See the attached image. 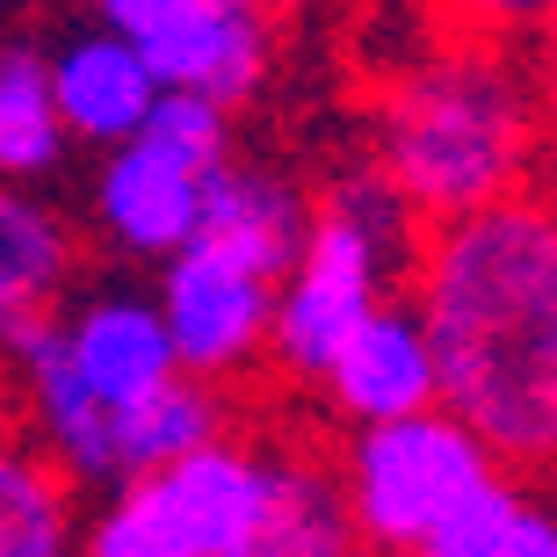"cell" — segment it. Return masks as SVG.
Returning <instances> with one entry per match:
<instances>
[{
  "label": "cell",
  "instance_id": "obj_1",
  "mask_svg": "<svg viewBox=\"0 0 557 557\" xmlns=\"http://www.w3.org/2000/svg\"><path fill=\"white\" fill-rule=\"evenodd\" d=\"M413 275L442 406L507 471H557V196L442 218Z\"/></svg>",
  "mask_w": 557,
  "mask_h": 557
},
{
  "label": "cell",
  "instance_id": "obj_2",
  "mask_svg": "<svg viewBox=\"0 0 557 557\" xmlns=\"http://www.w3.org/2000/svg\"><path fill=\"white\" fill-rule=\"evenodd\" d=\"M536 138V81L493 44H442L406 65L384 95L376 166L420 210V225H442L529 188Z\"/></svg>",
  "mask_w": 557,
  "mask_h": 557
},
{
  "label": "cell",
  "instance_id": "obj_3",
  "mask_svg": "<svg viewBox=\"0 0 557 557\" xmlns=\"http://www.w3.org/2000/svg\"><path fill=\"white\" fill-rule=\"evenodd\" d=\"M420 261V210L392 188L376 160L341 166L305 218V239L275 275L269 355L289 376L319 384L326 355L348 341V326L370 305L392 297V283Z\"/></svg>",
  "mask_w": 557,
  "mask_h": 557
},
{
  "label": "cell",
  "instance_id": "obj_4",
  "mask_svg": "<svg viewBox=\"0 0 557 557\" xmlns=\"http://www.w3.org/2000/svg\"><path fill=\"white\" fill-rule=\"evenodd\" d=\"M269 521V449L203 442L160 471L116 478L81 557H253Z\"/></svg>",
  "mask_w": 557,
  "mask_h": 557
},
{
  "label": "cell",
  "instance_id": "obj_5",
  "mask_svg": "<svg viewBox=\"0 0 557 557\" xmlns=\"http://www.w3.org/2000/svg\"><path fill=\"white\" fill-rule=\"evenodd\" d=\"M493 471H499V456L485 449L449 406H420V413L355 428L341 493H348L355 536L370 543V550L413 557L434 521Z\"/></svg>",
  "mask_w": 557,
  "mask_h": 557
},
{
  "label": "cell",
  "instance_id": "obj_6",
  "mask_svg": "<svg viewBox=\"0 0 557 557\" xmlns=\"http://www.w3.org/2000/svg\"><path fill=\"white\" fill-rule=\"evenodd\" d=\"M152 305L166 319V341H174V362L188 376H210V384H232L247 376L261 355H269V319H275V275L239 269L232 253L188 239L160 261V289Z\"/></svg>",
  "mask_w": 557,
  "mask_h": 557
},
{
  "label": "cell",
  "instance_id": "obj_7",
  "mask_svg": "<svg viewBox=\"0 0 557 557\" xmlns=\"http://www.w3.org/2000/svg\"><path fill=\"white\" fill-rule=\"evenodd\" d=\"M138 51L160 73V87L239 109V102H253V87L269 81L275 22L261 0H188L182 15H166Z\"/></svg>",
  "mask_w": 557,
  "mask_h": 557
},
{
  "label": "cell",
  "instance_id": "obj_8",
  "mask_svg": "<svg viewBox=\"0 0 557 557\" xmlns=\"http://www.w3.org/2000/svg\"><path fill=\"white\" fill-rule=\"evenodd\" d=\"M51 341H59L65 370L81 376L102 406H124V398L152 392L182 370L174 362V341H166V319L145 289H87L65 311H51Z\"/></svg>",
  "mask_w": 557,
  "mask_h": 557
},
{
  "label": "cell",
  "instance_id": "obj_9",
  "mask_svg": "<svg viewBox=\"0 0 557 557\" xmlns=\"http://www.w3.org/2000/svg\"><path fill=\"white\" fill-rule=\"evenodd\" d=\"M319 384H326V398L355 420V428L420 413V406H442L428 326H420V311L398 305V297H384V305H370L362 319H355L348 341L326 355Z\"/></svg>",
  "mask_w": 557,
  "mask_h": 557
},
{
  "label": "cell",
  "instance_id": "obj_10",
  "mask_svg": "<svg viewBox=\"0 0 557 557\" xmlns=\"http://www.w3.org/2000/svg\"><path fill=\"white\" fill-rule=\"evenodd\" d=\"M196 210H203V174L145 152L138 138L109 145V160L95 166V225L131 261H166L174 247H188Z\"/></svg>",
  "mask_w": 557,
  "mask_h": 557
},
{
  "label": "cell",
  "instance_id": "obj_11",
  "mask_svg": "<svg viewBox=\"0 0 557 557\" xmlns=\"http://www.w3.org/2000/svg\"><path fill=\"white\" fill-rule=\"evenodd\" d=\"M51 73V102L65 116V138L73 145H124L138 138L145 109L160 102V73L145 65V51L116 29H87L59 51V59H44Z\"/></svg>",
  "mask_w": 557,
  "mask_h": 557
},
{
  "label": "cell",
  "instance_id": "obj_12",
  "mask_svg": "<svg viewBox=\"0 0 557 557\" xmlns=\"http://www.w3.org/2000/svg\"><path fill=\"white\" fill-rule=\"evenodd\" d=\"M81 269V239L37 188L0 182V355L59 311L65 283Z\"/></svg>",
  "mask_w": 557,
  "mask_h": 557
},
{
  "label": "cell",
  "instance_id": "obj_13",
  "mask_svg": "<svg viewBox=\"0 0 557 557\" xmlns=\"http://www.w3.org/2000/svg\"><path fill=\"white\" fill-rule=\"evenodd\" d=\"M305 218H311V203L289 174L225 160L218 174H203V210H196V232L188 239L232 253L253 275H283L297 239H305Z\"/></svg>",
  "mask_w": 557,
  "mask_h": 557
},
{
  "label": "cell",
  "instance_id": "obj_14",
  "mask_svg": "<svg viewBox=\"0 0 557 557\" xmlns=\"http://www.w3.org/2000/svg\"><path fill=\"white\" fill-rule=\"evenodd\" d=\"M73 550H81L73 478L0 406V557H73Z\"/></svg>",
  "mask_w": 557,
  "mask_h": 557
},
{
  "label": "cell",
  "instance_id": "obj_15",
  "mask_svg": "<svg viewBox=\"0 0 557 557\" xmlns=\"http://www.w3.org/2000/svg\"><path fill=\"white\" fill-rule=\"evenodd\" d=\"M225 384H210V376H188L174 370L166 384L152 392L124 398L116 413H109V449H116V478H138V471H160L174 456L203 449L225 434Z\"/></svg>",
  "mask_w": 557,
  "mask_h": 557
},
{
  "label": "cell",
  "instance_id": "obj_16",
  "mask_svg": "<svg viewBox=\"0 0 557 557\" xmlns=\"http://www.w3.org/2000/svg\"><path fill=\"white\" fill-rule=\"evenodd\" d=\"M348 493L326 463H311L297 449H269V521H261V550L253 557H355Z\"/></svg>",
  "mask_w": 557,
  "mask_h": 557
},
{
  "label": "cell",
  "instance_id": "obj_17",
  "mask_svg": "<svg viewBox=\"0 0 557 557\" xmlns=\"http://www.w3.org/2000/svg\"><path fill=\"white\" fill-rule=\"evenodd\" d=\"M73 152L65 116L51 102V73L37 51H0V182L37 188Z\"/></svg>",
  "mask_w": 557,
  "mask_h": 557
},
{
  "label": "cell",
  "instance_id": "obj_18",
  "mask_svg": "<svg viewBox=\"0 0 557 557\" xmlns=\"http://www.w3.org/2000/svg\"><path fill=\"white\" fill-rule=\"evenodd\" d=\"M138 145L188 166V174H218L232 160V109L182 95V87H160V102L145 109V124H138Z\"/></svg>",
  "mask_w": 557,
  "mask_h": 557
},
{
  "label": "cell",
  "instance_id": "obj_19",
  "mask_svg": "<svg viewBox=\"0 0 557 557\" xmlns=\"http://www.w3.org/2000/svg\"><path fill=\"white\" fill-rule=\"evenodd\" d=\"M521 499L529 493H521L515 471L499 463L493 478H478L471 493L434 521L428 543H420L413 557H499V543H507V529H515V515H521Z\"/></svg>",
  "mask_w": 557,
  "mask_h": 557
},
{
  "label": "cell",
  "instance_id": "obj_20",
  "mask_svg": "<svg viewBox=\"0 0 557 557\" xmlns=\"http://www.w3.org/2000/svg\"><path fill=\"white\" fill-rule=\"evenodd\" d=\"M456 15L471 29H543L557 22V0H456Z\"/></svg>",
  "mask_w": 557,
  "mask_h": 557
},
{
  "label": "cell",
  "instance_id": "obj_21",
  "mask_svg": "<svg viewBox=\"0 0 557 557\" xmlns=\"http://www.w3.org/2000/svg\"><path fill=\"white\" fill-rule=\"evenodd\" d=\"M182 8H188V0H95L102 29H116V37H131V44H145L166 15H182Z\"/></svg>",
  "mask_w": 557,
  "mask_h": 557
},
{
  "label": "cell",
  "instance_id": "obj_22",
  "mask_svg": "<svg viewBox=\"0 0 557 557\" xmlns=\"http://www.w3.org/2000/svg\"><path fill=\"white\" fill-rule=\"evenodd\" d=\"M499 557H557V507L521 499V515H515V529H507V543H499Z\"/></svg>",
  "mask_w": 557,
  "mask_h": 557
},
{
  "label": "cell",
  "instance_id": "obj_23",
  "mask_svg": "<svg viewBox=\"0 0 557 557\" xmlns=\"http://www.w3.org/2000/svg\"><path fill=\"white\" fill-rule=\"evenodd\" d=\"M261 8H269V15H275V8H319V0H261Z\"/></svg>",
  "mask_w": 557,
  "mask_h": 557
}]
</instances>
